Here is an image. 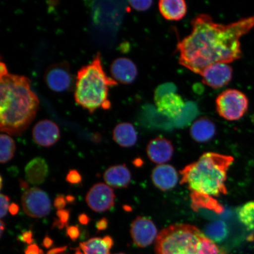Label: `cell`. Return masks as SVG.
Instances as JSON below:
<instances>
[{
  "instance_id": "44",
  "label": "cell",
  "mask_w": 254,
  "mask_h": 254,
  "mask_svg": "<svg viewBox=\"0 0 254 254\" xmlns=\"http://www.w3.org/2000/svg\"><path fill=\"white\" fill-rule=\"evenodd\" d=\"M19 182H20V185L22 189L27 190L28 188V184L27 182H25V181L20 179Z\"/></svg>"
},
{
  "instance_id": "37",
  "label": "cell",
  "mask_w": 254,
  "mask_h": 254,
  "mask_svg": "<svg viewBox=\"0 0 254 254\" xmlns=\"http://www.w3.org/2000/svg\"><path fill=\"white\" fill-rule=\"evenodd\" d=\"M19 209L20 208H19L18 205L13 202L9 205L8 211L12 215H15L18 213Z\"/></svg>"
},
{
  "instance_id": "20",
  "label": "cell",
  "mask_w": 254,
  "mask_h": 254,
  "mask_svg": "<svg viewBox=\"0 0 254 254\" xmlns=\"http://www.w3.org/2000/svg\"><path fill=\"white\" fill-rule=\"evenodd\" d=\"M25 173L28 182L34 185H39L45 182L49 175V166L44 159L36 157L27 164Z\"/></svg>"
},
{
  "instance_id": "22",
  "label": "cell",
  "mask_w": 254,
  "mask_h": 254,
  "mask_svg": "<svg viewBox=\"0 0 254 254\" xmlns=\"http://www.w3.org/2000/svg\"><path fill=\"white\" fill-rule=\"evenodd\" d=\"M190 196L192 207L195 211L201 208L208 209L218 214L224 211V208L215 198L192 193H190Z\"/></svg>"
},
{
  "instance_id": "6",
  "label": "cell",
  "mask_w": 254,
  "mask_h": 254,
  "mask_svg": "<svg viewBox=\"0 0 254 254\" xmlns=\"http://www.w3.org/2000/svg\"><path fill=\"white\" fill-rule=\"evenodd\" d=\"M216 110L225 120L237 121L242 118L249 109V101L247 95L236 89L222 91L215 100Z\"/></svg>"
},
{
  "instance_id": "48",
  "label": "cell",
  "mask_w": 254,
  "mask_h": 254,
  "mask_svg": "<svg viewBox=\"0 0 254 254\" xmlns=\"http://www.w3.org/2000/svg\"><path fill=\"white\" fill-rule=\"evenodd\" d=\"M40 254H44L43 251L41 250H40Z\"/></svg>"
},
{
  "instance_id": "47",
  "label": "cell",
  "mask_w": 254,
  "mask_h": 254,
  "mask_svg": "<svg viewBox=\"0 0 254 254\" xmlns=\"http://www.w3.org/2000/svg\"><path fill=\"white\" fill-rule=\"evenodd\" d=\"M2 177H1V189H2Z\"/></svg>"
},
{
  "instance_id": "33",
  "label": "cell",
  "mask_w": 254,
  "mask_h": 254,
  "mask_svg": "<svg viewBox=\"0 0 254 254\" xmlns=\"http://www.w3.org/2000/svg\"><path fill=\"white\" fill-rule=\"evenodd\" d=\"M33 234L31 231H27L24 232L21 236L19 237V239L26 243L28 244H31L33 241Z\"/></svg>"
},
{
  "instance_id": "3",
  "label": "cell",
  "mask_w": 254,
  "mask_h": 254,
  "mask_svg": "<svg viewBox=\"0 0 254 254\" xmlns=\"http://www.w3.org/2000/svg\"><path fill=\"white\" fill-rule=\"evenodd\" d=\"M234 161L230 155L206 152L180 171V183L192 193L213 198L226 195L227 173Z\"/></svg>"
},
{
  "instance_id": "2",
  "label": "cell",
  "mask_w": 254,
  "mask_h": 254,
  "mask_svg": "<svg viewBox=\"0 0 254 254\" xmlns=\"http://www.w3.org/2000/svg\"><path fill=\"white\" fill-rule=\"evenodd\" d=\"M0 129L12 135H21L36 116L39 100L25 76L0 75Z\"/></svg>"
},
{
  "instance_id": "38",
  "label": "cell",
  "mask_w": 254,
  "mask_h": 254,
  "mask_svg": "<svg viewBox=\"0 0 254 254\" xmlns=\"http://www.w3.org/2000/svg\"><path fill=\"white\" fill-rule=\"evenodd\" d=\"M66 249V246L55 248V249L50 250L49 252L47 253V254H59L64 252Z\"/></svg>"
},
{
  "instance_id": "29",
  "label": "cell",
  "mask_w": 254,
  "mask_h": 254,
  "mask_svg": "<svg viewBox=\"0 0 254 254\" xmlns=\"http://www.w3.org/2000/svg\"><path fill=\"white\" fill-rule=\"evenodd\" d=\"M10 198L9 196L1 193L0 195V205H1V209H0V217L1 218H4L7 214L8 209H9V203Z\"/></svg>"
},
{
  "instance_id": "9",
  "label": "cell",
  "mask_w": 254,
  "mask_h": 254,
  "mask_svg": "<svg viewBox=\"0 0 254 254\" xmlns=\"http://www.w3.org/2000/svg\"><path fill=\"white\" fill-rule=\"evenodd\" d=\"M115 198V193L111 187L104 183H98L89 190L85 200L92 210L103 212L113 207Z\"/></svg>"
},
{
  "instance_id": "12",
  "label": "cell",
  "mask_w": 254,
  "mask_h": 254,
  "mask_svg": "<svg viewBox=\"0 0 254 254\" xmlns=\"http://www.w3.org/2000/svg\"><path fill=\"white\" fill-rule=\"evenodd\" d=\"M32 134L35 142L44 147L55 145L60 138L59 126L49 120H41L36 123Z\"/></svg>"
},
{
  "instance_id": "1",
  "label": "cell",
  "mask_w": 254,
  "mask_h": 254,
  "mask_svg": "<svg viewBox=\"0 0 254 254\" xmlns=\"http://www.w3.org/2000/svg\"><path fill=\"white\" fill-rule=\"evenodd\" d=\"M190 24L191 32L177 46L179 63L201 75L209 65L230 64L241 58L240 39L254 27V15L225 25L215 23L208 14H201Z\"/></svg>"
},
{
  "instance_id": "21",
  "label": "cell",
  "mask_w": 254,
  "mask_h": 254,
  "mask_svg": "<svg viewBox=\"0 0 254 254\" xmlns=\"http://www.w3.org/2000/svg\"><path fill=\"white\" fill-rule=\"evenodd\" d=\"M113 139L121 147H131L137 141V132L132 124L121 123L113 130Z\"/></svg>"
},
{
  "instance_id": "19",
  "label": "cell",
  "mask_w": 254,
  "mask_h": 254,
  "mask_svg": "<svg viewBox=\"0 0 254 254\" xmlns=\"http://www.w3.org/2000/svg\"><path fill=\"white\" fill-rule=\"evenodd\" d=\"M158 6L161 15L168 21L182 20L187 12V4L183 0H161Z\"/></svg>"
},
{
  "instance_id": "46",
  "label": "cell",
  "mask_w": 254,
  "mask_h": 254,
  "mask_svg": "<svg viewBox=\"0 0 254 254\" xmlns=\"http://www.w3.org/2000/svg\"><path fill=\"white\" fill-rule=\"evenodd\" d=\"M75 254H84V253H82L80 250H79V249L77 250V251H76V252H75Z\"/></svg>"
},
{
  "instance_id": "39",
  "label": "cell",
  "mask_w": 254,
  "mask_h": 254,
  "mask_svg": "<svg viewBox=\"0 0 254 254\" xmlns=\"http://www.w3.org/2000/svg\"><path fill=\"white\" fill-rule=\"evenodd\" d=\"M43 244L44 247L46 248V249H49V248L53 246V240L49 237L46 236L44 238Z\"/></svg>"
},
{
  "instance_id": "16",
  "label": "cell",
  "mask_w": 254,
  "mask_h": 254,
  "mask_svg": "<svg viewBox=\"0 0 254 254\" xmlns=\"http://www.w3.org/2000/svg\"><path fill=\"white\" fill-rule=\"evenodd\" d=\"M157 110L161 114L174 119L179 117L184 107L183 98L174 92H170L155 98Z\"/></svg>"
},
{
  "instance_id": "45",
  "label": "cell",
  "mask_w": 254,
  "mask_h": 254,
  "mask_svg": "<svg viewBox=\"0 0 254 254\" xmlns=\"http://www.w3.org/2000/svg\"><path fill=\"white\" fill-rule=\"evenodd\" d=\"M5 230V224L3 221L1 220L0 221V236L1 237L2 236L3 233H4V231Z\"/></svg>"
},
{
  "instance_id": "36",
  "label": "cell",
  "mask_w": 254,
  "mask_h": 254,
  "mask_svg": "<svg viewBox=\"0 0 254 254\" xmlns=\"http://www.w3.org/2000/svg\"><path fill=\"white\" fill-rule=\"evenodd\" d=\"M78 220L79 223L83 225H86L90 222V218L84 213L79 215Z\"/></svg>"
},
{
  "instance_id": "11",
  "label": "cell",
  "mask_w": 254,
  "mask_h": 254,
  "mask_svg": "<svg viewBox=\"0 0 254 254\" xmlns=\"http://www.w3.org/2000/svg\"><path fill=\"white\" fill-rule=\"evenodd\" d=\"M233 69L226 63H215L204 69L201 75L202 81L207 86L220 88L227 85L233 78Z\"/></svg>"
},
{
  "instance_id": "40",
  "label": "cell",
  "mask_w": 254,
  "mask_h": 254,
  "mask_svg": "<svg viewBox=\"0 0 254 254\" xmlns=\"http://www.w3.org/2000/svg\"><path fill=\"white\" fill-rule=\"evenodd\" d=\"M103 241H104V243H106V245L110 248V249H111V247H112L113 245V238H111L109 236H107L106 237H104L103 238Z\"/></svg>"
},
{
  "instance_id": "10",
  "label": "cell",
  "mask_w": 254,
  "mask_h": 254,
  "mask_svg": "<svg viewBox=\"0 0 254 254\" xmlns=\"http://www.w3.org/2000/svg\"><path fill=\"white\" fill-rule=\"evenodd\" d=\"M130 233L135 245L140 248L150 246L158 236L156 225L150 219L144 217H136L133 221Z\"/></svg>"
},
{
  "instance_id": "28",
  "label": "cell",
  "mask_w": 254,
  "mask_h": 254,
  "mask_svg": "<svg viewBox=\"0 0 254 254\" xmlns=\"http://www.w3.org/2000/svg\"><path fill=\"white\" fill-rule=\"evenodd\" d=\"M66 181L68 183L75 185L80 184L82 182V177L80 173L76 170H71L66 176Z\"/></svg>"
},
{
  "instance_id": "18",
  "label": "cell",
  "mask_w": 254,
  "mask_h": 254,
  "mask_svg": "<svg viewBox=\"0 0 254 254\" xmlns=\"http://www.w3.org/2000/svg\"><path fill=\"white\" fill-rule=\"evenodd\" d=\"M217 132L215 123L208 117H201L190 127V135L196 142H206L213 138Z\"/></svg>"
},
{
  "instance_id": "4",
  "label": "cell",
  "mask_w": 254,
  "mask_h": 254,
  "mask_svg": "<svg viewBox=\"0 0 254 254\" xmlns=\"http://www.w3.org/2000/svg\"><path fill=\"white\" fill-rule=\"evenodd\" d=\"M75 82L74 98L79 106L91 114L98 109H110L109 88L117 86L118 82L105 72L100 53L79 69Z\"/></svg>"
},
{
  "instance_id": "13",
  "label": "cell",
  "mask_w": 254,
  "mask_h": 254,
  "mask_svg": "<svg viewBox=\"0 0 254 254\" xmlns=\"http://www.w3.org/2000/svg\"><path fill=\"white\" fill-rule=\"evenodd\" d=\"M110 72L117 82L127 85L135 80L138 75V69L131 60L120 57L111 63Z\"/></svg>"
},
{
  "instance_id": "49",
  "label": "cell",
  "mask_w": 254,
  "mask_h": 254,
  "mask_svg": "<svg viewBox=\"0 0 254 254\" xmlns=\"http://www.w3.org/2000/svg\"></svg>"
},
{
  "instance_id": "26",
  "label": "cell",
  "mask_w": 254,
  "mask_h": 254,
  "mask_svg": "<svg viewBox=\"0 0 254 254\" xmlns=\"http://www.w3.org/2000/svg\"><path fill=\"white\" fill-rule=\"evenodd\" d=\"M0 143H1L0 162L2 164H4L13 158L15 151V144L14 139L6 134H1Z\"/></svg>"
},
{
  "instance_id": "34",
  "label": "cell",
  "mask_w": 254,
  "mask_h": 254,
  "mask_svg": "<svg viewBox=\"0 0 254 254\" xmlns=\"http://www.w3.org/2000/svg\"><path fill=\"white\" fill-rule=\"evenodd\" d=\"M109 226V220L106 218H101L98 221L96 224V228L98 232L106 230Z\"/></svg>"
},
{
  "instance_id": "7",
  "label": "cell",
  "mask_w": 254,
  "mask_h": 254,
  "mask_svg": "<svg viewBox=\"0 0 254 254\" xmlns=\"http://www.w3.org/2000/svg\"><path fill=\"white\" fill-rule=\"evenodd\" d=\"M44 80L47 87L56 93L70 91L76 83L66 62L55 63L49 66L44 73Z\"/></svg>"
},
{
  "instance_id": "5",
  "label": "cell",
  "mask_w": 254,
  "mask_h": 254,
  "mask_svg": "<svg viewBox=\"0 0 254 254\" xmlns=\"http://www.w3.org/2000/svg\"><path fill=\"white\" fill-rule=\"evenodd\" d=\"M204 236V233L194 225H171L158 235L155 242V253L200 254V246Z\"/></svg>"
},
{
  "instance_id": "27",
  "label": "cell",
  "mask_w": 254,
  "mask_h": 254,
  "mask_svg": "<svg viewBox=\"0 0 254 254\" xmlns=\"http://www.w3.org/2000/svg\"><path fill=\"white\" fill-rule=\"evenodd\" d=\"M130 5L136 11H144L151 7L152 1H129Z\"/></svg>"
},
{
  "instance_id": "35",
  "label": "cell",
  "mask_w": 254,
  "mask_h": 254,
  "mask_svg": "<svg viewBox=\"0 0 254 254\" xmlns=\"http://www.w3.org/2000/svg\"><path fill=\"white\" fill-rule=\"evenodd\" d=\"M40 251L39 247L36 244H31L27 247L26 250H25V254H40Z\"/></svg>"
},
{
  "instance_id": "14",
  "label": "cell",
  "mask_w": 254,
  "mask_h": 254,
  "mask_svg": "<svg viewBox=\"0 0 254 254\" xmlns=\"http://www.w3.org/2000/svg\"><path fill=\"white\" fill-rule=\"evenodd\" d=\"M152 183L163 191L172 190L179 182V175L173 166L161 164L155 167L151 174Z\"/></svg>"
},
{
  "instance_id": "32",
  "label": "cell",
  "mask_w": 254,
  "mask_h": 254,
  "mask_svg": "<svg viewBox=\"0 0 254 254\" xmlns=\"http://www.w3.org/2000/svg\"><path fill=\"white\" fill-rule=\"evenodd\" d=\"M66 204L67 202H66L65 196L62 194L57 195L54 201V205L58 211L64 209Z\"/></svg>"
},
{
  "instance_id": "30",
  "label": "cell",
  "mask_w": 254,
  "mask_h": 254,
  "mask_svg": "<svg viewBox=\"0 0 254 254\" xmlns=\"http://www.w3.org/2000/svg\"><path fill=\"white\" fill-rule=\"evenodd\" d=\"M56 215L58 217V220L67 227L69 217H70V211L69 209H62V210L57 211Z\"/></svg>"
},
{
  "instance_id": "41",
  "label": "cell",
  "mask_w": 254,
  "mask_h": 254,
  "mask_svg": "<svg viewBox=\"0 0 254 254\" xmlns=\"http://www.w3.org/2000/svg\"><path fill=\"white\" fill-rule=\"evenodd\" d=\"M53 227L58 228L59 229L61 230L65 227V225L60 221L58 219H55V221L53 222Z\"/></svg>"
},
{
  "instance_id": "43",
  "label": "cell",
  "mask_w": 254,
  "mask_h": 254,
  "mask_svg": "<svg viewBox=\"0 0 254 254\" xmlns=\"http://www.w3.org/2000/svg\"><path fill=\"white\" fill-rule=\"evenodd\" d=\"M92 141L94 142L99 143L101 141V136L98 134H95L92 136Z\"/></svg>"
},
{
  "instance_id": "25",
  "label": "cell",
  "mask_w": 254,
  "mask_h": 254,
  "mask_svg": "<svg viewBox=\"0 0 254 254\" xmlns=\"http://www.w3.org/2000/svg\"><path fill=\"white\" fill-rule=\"evenodd\" d=\"M205 233L207 237L214 243H221L226 239L228 236L226 225L222 221L215 222L208 225Z\"/></svg>"
},
{
  "instance_id": "31",
  "label": "cell",
  "mask_w": 254,
  "mask_h": 254,
  "mask_svg": "<svg viewBox=\"0 0 254 254\" xmlns=\"http://www.w3.org/2000/svg\"><path fill=\"white\" fill-rule=\"evenodd\" d=\"M66 234L73 241L77 240L79 236H80V231H79V227L75 226V225L67 227V228H66Z\"/></svg>"
},
{
  "instance_id": "15",
  "label": "cell",
  "mask_w": 254,
  "mask_h": 254,
  "mask_svg": "<svg viewBox=\"0 0 254 254\" xmlns=\"http://www.w3.org/2000/svg\"><path fill=\"white\" fill-rule=\"evenodd\" d=\"M174 149L168 139L160 137L152 139L147 147V154L150 160L157 164H164L172 158Z\"/></svg>"
},
{
  "instance_id": "17",
  "label": "cell",
  "mask_w": 254,
  "mask_h": 254,
  "mask_svg": "<svg viewBox=\"0 0 254 254\" xmlns=\"http://www.w3.org/2000/svg\"><path fill=\"white\" fill-rule=\"evenodd\" d=\"M104 179L107 185L113 188H127L131 182V173L126 164L117 165L105 171Z\"/></svg>"
},
{
  "instance_id": "23",
  "label": "cell",
  "mask_w": 254,
  "mask_h": 254,
  "mask_svg": "<svg viewBox=\"0 0 254 254\" xmlns=\"http://www.w3.org/2000/svg\"><path fill=\"white\" fill-rule=\"evenodd\" d=\"M79 245L84 254H110V248L101 238H91Z\"/></svg>"
},
{
  "instance_id": "8",
  "label": "cell",
  "mask_w": 254,
  "mask_h": 254,
  "mask_svg": "<svg viewBox=\"0 0 254 254\" xmlns=\"http://www.w3.org/2000/svg\"><path fill=\"white\" fill-rule=\"evenodd\" d=\"M21 202L25 213L32 218L46 217L52 209L49 195L36 187L25 190L22 195Z\"/></svg>"
},
{
  "instance_id": "42",
  "label": "cell",
  "mask_w": 254,
  "mask_h": 254,
  "mask_svg": "<svg viewBox=\"0 0 254 254\" xmlns=\"http://www.w3.org/2000/svg\"><path fill=\"white\" fill-rule=\"evenodd\" d=\"M66 202L69 204H74L75 202V197L72 195H68L65 196Z\"/></svg>"
},
{
  "instance_id": "24",
  "label": "cell",
  "mask_w": 254,
  "mask_h": 254,
  "mask_svg": "<svg viewBox=\"0 0 254 254\" xmlns=\"http://www.w3.org/2000/svg\"><path fill=\"white\" fill-rule=\"evenodd\" d=\"M238 218L247 229L254 231V201L241 206L237 211Z\"/></svg>"
}]
</instances>
